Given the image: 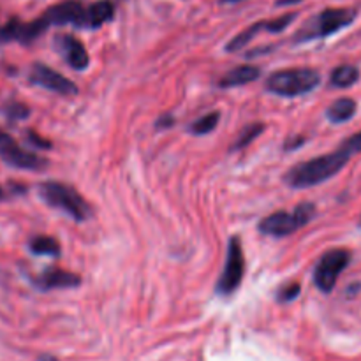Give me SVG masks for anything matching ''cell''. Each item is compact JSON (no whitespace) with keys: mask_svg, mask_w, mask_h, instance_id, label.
Masks as SVG:
<instances>
[{"mask_svg":"<svg viewBox=\"0 0 361 361\" xmlns=\"http://www.w3.org/2000/svg\"><path fill=\"white\" fill-rule=\"evenodd\" d=\"M27 140H28V143H32L34 147L41 148V150H49V148H51V143H49L48 140H44L42 136H39L37 133H34V130H27Z\"/></svg>","mask_w":361,"mask_h":361,"instance_id":"23","label":"cell"},{"mask_svg":"<svg viewBox=\"0 0 361 361\" xmlns=\"http://www.w3.org/2000/svg\"><path fill=\"white\" fill-rule=\"evenodd\" d=\"M55 48L59 49L60 55L66 59V62L69 63L73 69L83 71L87 69L90 59H88V51L83 46V42L78 41L74 35L62 34L55 37Z\"/></svg>","mask_w":361,"mask_h":361,"instance_id":"12","label":"cell"},{"mask_svg":"<svg viewBox=\"0 0 361 361\" xmlns=\"http://www.w3.org/2000/svg\"><path fill=\"white\" fill-rule=\"evenodd\" d=\"M356 9L351 7H328L296 32L295 42H307L334 35L335 32L349 27L356 20Z\"/></svg>","mask_w":361,"mask_h":361,"instance_id":"2","label":"cell"},{"mask_svg":"<svg viewBox=\"0 0 361 361\" xmlns=\"http://www.w3.org/2000/svg\"><path fill=\"white\" fill-rule=\"evenodd\" d=\"M115 16V6L109 0H99V2L88 6V28H99L104 23L113 20Z\"/></svg>","mask_w":361,"mask_h":361,"instance_id":"15","label":"cell"},{"mask_svg":"<svg viewBox=\"0 0 361 361\" xmlns=\"http://www.w3.org/2000/svg\"><path fill=\"white\" fill-rule=\"evenodd\" d=\"M28 249L35 256L56 257L60 254V243L53 236H35L28 243Z\"/></svg>","mask_w":361,"mask_h":361,"instance_id":"17","label":"cell"},{"mask_svg":"<svg viewBox=\"0 0 361 361\" xmlns=\"http://www.w3.org/2000/svg\"><path fill=\"white\" fill-rule=\"evenodd\" d=\"M314 217H316V207L305 201V203H300L293 212H275L264 217L259 222V231L275 238H284L309 224Z\"/></svg>","mask_w":361,"mask_h":361,"instance_id":"5","label":"cell"},{"mask_svg":"<svg viewBox=\"0 0 361 361\" xmlns=\"http://www.w3.org/2000/svg\"><path fill=\"white\" fill-rule=\"evenodd\" d=\"M303 137H298V141H289L288 145H286V150H291V148H296V147H300V145H303Z\"/></svg>","mask_w":361,"mask_h":361,"instance_id":"25","label":"cell"},{"mask_svg":"<svg viewBox=\"0 0 361 361\" xmlns=\"http://www.w3.org/2000/svg\"><path fill=\"white\" fill-rule=\"evenodd\" d=\"M222 4H235V2H242V0H221Z\"/></svg>","mask_w":361,"mask_h":361,"instance_id":"28","label":"cell"},{"mask_svg":"<svg viewBox=\"0 0 361 361\" xmlns=\"http://www.w3.org/2000/svg\"><path fill=\"white\" fill-rule=\"evenodd\" d=\"M360 73L355 66H341L331 73L330 83L331 87L337 88H348L358 81Z\"/></svg>","mask_w":361,"mask_h":361,"instance_id":"18","label":"cell"},{"mask_svg":"<svg viewBox=\"0 0 361 361\" xmlns=\"http://www.w3.org/2000/svg\"><path fill=\"white\" fill-rule=\"evenodd\" d=\"M7 136H9V134H6V133H4V130L2 129H0V145H2L4 143V140H6V137Z\"/></svg>","mask_w":361,"mask_h":361,"instance_id":"27","label":"cell"},{"mask_svg":"<svg viewBox=\"0 0 361 361\" xmlns=\"http://www.w3.org/2000/svg\"><path fill=\"white\" fill-rule=\"evenodd\" d=\"M302 2V0H277V6H293V4H298Z\"/></svg>","mask_w":361,"mask_h":361,"instance_id":"26","label":"cell"},{"mask_svg":"<svg viewBox=\"0 0 361 361\" xmlns=\"http://www.w3.org/2000/svg\"><path fill=\"white\" fill-rule=\"evenodd\" d=\"M4 197V192H2V189H0V200H2Z\"/></svg>","mask_w":361,"mask_h":361,"instance_id":"29","label":"cell"},{"mask_svg":"<svg viewBox=\"0 0 361 361\" xmlns=\"http://www.w3.org/2000/svg\"><path fill=\"white\" fill-rule=\"evenodd\" d=\"M34 284L42 291H51V289H69L78 288L81 284L80 275L73 271L60 270V268H48L42 271L39 277L34 279Z\"/></svg>","mask_w":361,"mask_h":361,"instance_id":"13","label":"cell"},{"mask_svg":"<svg viewBox=\"0 0 361 361\" xmlns=\"http://www.w3.org/2000/svg\"><path fill=\"white\" fill-rule=\"evenodd\" d=\"M356 115V101L351 97L337 99L334 104L328 108L326 116L331 123H344Z\"/></svg>","mask_w":361,"mask_h":361,"instance_id":"16","label":"cell"},{"mask_svg":"<svg viewBox=\"0 0 361 361\" xmlns=\"http://www.w3.org/2000/svg\"><path fill=\"white\" fill-rule=\"evenodd\" d=\"M245 275V256H243L242 242L238 236H231L226 254L224 270L217 282V293L222 296H229L242 286Z\"/></svg>","mask_w":361,"mask_h":361,"instance_id":"6","label":"cell"},{"mask_svg":"<svg viewBox=\"0 0 361 361\" xmlns=\"http://www.w3.org/2000/svg\"><path fill=\"white\" fill-rule=\"evenodd\" d=\"M321 83V74L314 69H284L270 74L264 83L270 94L281 97H298L310 94Z\"/></svg>","mask_w":361,"mask_h":361,"instance_id":"3","label":"cell"},{"mask_svg":"<svg viewBox=\"0 0 361 361\" xmlns=\"http://www.w3.org/2000/svg\"><path fill=\"white\" fill-rule=\"evenodd\" d=\"M4 115H6L11 122H18V120L27 118V116L30 115V111H28V108L25 104L13 101L7 102V104L4 106Z\"/></svg>","mask_w":361,"mask_h":361,"instance_id":"21","label":"cell"},{"mask_svg":"<svg viewBox=\"0 0 361 361\" xmlns=\"http://www.w3.org/2000/svg\"><path fill=\"white\" fill-rule=\"evenodd\" d=\"M361 152V133L353 134L335 152L293 166L284 175V182L293 189H309L319 185L342 171L349 159Z\"/></svg>","mask_w":361,"mask_h":361,"instance_id":"1","label":"cell"},{"mask_svg":"<svg viewBox=\"0 0 361 361\" xmlns=\"http://www.w3.org/2000/svg\"><path fill=\"white\" fill-rule=\"evenodd\" d=\"M37 190L39 196H41V200L46 204H49L53 208H60L69 217H73L74 221L83 222L92 215L90 207L81 197V194H78L73 187L66 185V183L42 182Z\"/></svg>","mask_w":361,"mask_h":361,"instance_id":"4","label":"cell"},{"mask_svg":"<svg viewBox=\"0 0 361 361\" xmlns=\"http://www.w3.org/2000/svg\"><path fill=\"white\" fill-rule=\"evenodd\" d=\"M261 76V69L256 66H238L226 73L224 76L219 80V87L221 88H233L242 87V85L250 83V81L257 80Z\"/></svg>","mask_w":361,"mask_h":361,"instance_id":"14","label":"cell"},{"mask_svg":"<svg viewBox=\"0 0 361 361\" xmlns=\"http://www.w3.org/2000/svg\"><path fill=\"white\" fill-rule=\"evenodd\" d=\"M41 18L48 28L53 25H74L78 28H88V6L81 0H66L46 9Z\"/></svg>","mask_w":361,"mask_h":361,"instance_id":"8","label":"cell"},{"mask_svg":"<svg viewBox=\"0 0 361 361\" xmlns=\"http://www.w3.org/2000/svg\"><path fill=\"white\" fill-rule=\"evenodd\" d=\"M28 78H30V81L34 85L48 88V90L55 92V94L66 95V97L78 94V87L69 80V78L62 76V74L53 71L51 67L44 66V63H34V66L30 67Z\"/></svg>","mask_w":361,"mask_h":361,"instance_id":"11","label":"cell"},{"mask_svg":"<svg viewBox=\"0 0 361 361\" xmlns=\"http://www.w3.org/2000/svg\"><path fill=\"white\" fill-rule=\"evenodd\" d=\"M219 120H221V113L219 111L208 113V115L201 116L200 120H196V122L190 126V133L197 134V136H203V134L212 133V130L219 126Z\"/></svg>","mask_w":361,"mask_h":361,"instance_id":"20","label":"cell"},{"mask_svg":"<svg viewBox=\"0 0 361 361\" xmlns=\"http://www.w3.org/2000/svg\"><path fill=\"white\" fill-rule=\"evenodd\" d=\"M349 261H351V254L345 249H335L328 250L317 263L316 270H314V282L317 288L323 293L334 291L335 284H337L338 277L342 271L348 268Z\"/></svg>","mask_w":361,"mask_h":361,"instance_id":"7","label":"cell"},{"mask_svg":"<svg viewBox=\"0 0 361 361\" xmlns=\"http://www.w3.org/2000/svg\"><path fill=\"white\" fill-rule=\"evenodd\" d=\"M155 126H157V129H164V127L168 129V127L175 126V120H173L171 115H164L157 120V123H155Z\"/></svg>","mask_w":361,"mask_h":361,"instance_id":"24","label":"cell"},{"mask_svg":"<svg viewBox=\"0 0 361 361\" xmlns=\"http://www.w3.org/2000/svg\"><path fill=\"white\" fill-rule=\"evenodd\" d=\"M263 130H264V123H259V122L249 123V126H247L245 129L238 134L236 141L233 143L231 150H242V148H245L247 145L252 143V141L256 140L261 133H263Z\"/></svg>","mask_w":361,"mask_h":361,"instance_id":"19","label":"cell"},{"mask_svg":"<svg viewBox=\"0 0 361 361\" xmlns=\"http://www.w3.org/2000/svg\"><path fill=\"white\" fill-rule=\"evenodd\" d=\"M300 289L302 288H300L298 282H289V284H286L284 288L279 289V293H277L279 302H282V303L293 302V300L300 295Z\"/></svg>","mask_w":361,"mask_h":361,"instance_id":"22","label":"cell"},{"mask_svg":"<svg viewBox=\"0 0 361 361\" xmlns=\"http://www.w3.org/2000/svg\"><path fill=\"white\" fill-rule=\"evenodd\" d=\"M0 159L13 168L27 169V171H41L48 166L44 157L21 148L11 136H7L6 141L0 145Z\"/></svg>","mask_w":361,"mask_h":361,"instance_id":"10","label":"cell"},{"mask_svg":"<svg viewBox=\"0 0 361 361\" xmlns=\"http://www.w3.org/2000/svg\"><path fill=\"white\" fill-rule=\"evenodd\" d=\"M296 16H298L296 13H289V14H284V16H281V18H274V20L257 21V23L250 25L249 28H245L242 34H238L236 37H233L231 41L228 42V46H226V51H238V49L245 48V46L249 44V42L252 41L257 34H261V32H271V34H279V32L286 30V28H288L289 25L295 21Z\"/></svg>","mask_w":361,"mask_h":361,"instance_id":"9","label":"cell"}]
</instances>
